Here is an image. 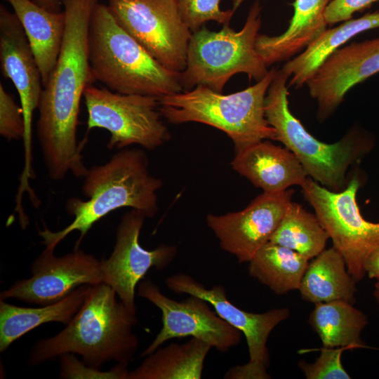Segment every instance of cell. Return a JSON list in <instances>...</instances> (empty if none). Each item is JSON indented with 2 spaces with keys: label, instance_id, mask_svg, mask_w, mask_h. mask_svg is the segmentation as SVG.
Segmentation results:
<instances>
[{
  "label": "cell",
  "instance_id": "cell-27",
  "mask_svg": "<svg viewBox=\"0 0 379 379\" xmlns=\"http://www.w3.org/2000/svg\"><path fill=\"white\" fill-rule=\"evenodd\" d=\"M328 238L316 214L291 201L270 241L293 250L310 260L325 249Z\"/></svg>",
  "mask_w": 379,
  "mask_h": 379
},
{
  "label": "cell",
  "instance_id": "cell-23",
  "mask_svg": "<svg viewBox=\"0 0 379 379\" xmlns=\"http://www.w3.org/2000/svg\"><path fill=\"white\" fill-rule=\"evenodd\" d=\"M343 255L333 246L322 251L308 264L299 291L303 300L312 303L356 301V281L345 269Z\"/></svg>",
  "mask_w": 379,
  "mask_h": 379
},
{
  "label": "cell",
  "instance_id": "cell-13",
  "mask_svg": "<svg viewBox=\"0 0 379 379\" xmlns=\"http://www.w3.org/2000/svg\"><path fill=\"white\" fill-rule=\"evenodd\" d=\"M45 247L32 262L31 277L15 281L0 293V299H15L38 306L55 303L83 285L103 283L101 262L76 248L62 256Z\"/></svg>",
  "mask_w": 379,
  "mask_h": 379
},
{
  "label": "cell",
  "instance_id": "cell-33",
  "mask_svg": "<svg viewBox=\"0 0 379 379\" xmlns=\"http://www.w3.org/2000/svg\"><path fill=\"white\" fill-rule=\"evenodd\" d=\"M364 269L369 278L379 281V246L368 255L364 263Z\"/></svg>",
  "mask_w": 379,
  "mask_h": 379
},
{
  "label": "cell",
  "instance_id": "cell-12",
  "mask_svg": "<svg viewBox=\"0 0 379 379\" xmlns=\"http://www.w3.org/2000/svg\"><path fill=\"white\" fill-rule=\"evenodd\" d=\"M138 294L161 312L162 328L149 346L140 354L145 357L165 342L177 338L192 337L201 340L225 352L241 342V333L222 319L209 303L195 295L176 301L165 295L149 279L138 285Z\"/></svg>",
  "mask_w": 379,
  "mask_h": 379
},
{
  "label": "cell",
  "instance_id": "cell-16",
  "mask_svg": "<svg viewBox=\"0 0 379 379\" xmlns=\"http://www.w3.org/2000/svg\"><path fill=\"white\" fill-rule=\"evenodd\" d=\"M293 193L288 189L277 193L262 192L241 211L208 214L206 224L222 250L234 255L240 263L249 262L270 241Z\"/></svg>",
  "mask_w": 379,
  "mask_h": 379
},
{
  "label": "cell",
  "instance_id": "cell-6",
  "mask_svg": "<svg viewBox=\"0 0 379 379\" xmlns=\"http://www.w3.org/2000/svg\"><path fill=\"white\" fill-rule=\"evenodd\" d=\"M277 69L242 91L225 95L207 86L159 98L161 115L168 122L204 124L232 140L235 152L265 140H276L277 133L265 114V96Z\"/></svg>",
  "mask_w": 379,
  "mask_h": 379
},
{
  "label": "cell",
  "instance_id": "cell-18",
  "mask_svg": "<svg viewBox=\"0 0 379 379\" xmlns=\"http://www.w3.org/2000/svg\"><path fill=\"white\" fill-rule=\"evenodd\" d=\"M232 168L263 192H284L301 186L308 177L298 159L286 147L262 140L235 152Z\"/></svg>",
  "mask_w": 379,
  "mask_h": 379
},
{
  "label": "cell",
  "instance_id": "cell-28",
  "mask_svg": "<svg viewBox=\"0 0 379 379\" xmlns=\"http://www.w3.org/2000/svg\"><path fill=\"white\" fill-rule=\"evenodd\" d=\"M243 0L235 2L233 9L223 11L220 7V0H175L180 15L193 32L208 21L229 25L236 9Z\"/></svg>",
  "mask_w": 379,
  "mask_h": 379
},
{
  "label": "cell",
  "instance_id": "cell-32",
  "mask_svg": "<svg viewBox=\"0 0 379 379\" xmlns=\"http://www.w3.org/2000/svg\"><path fill=\"white\" fill-rule=\"evenodd\" d=\"M379 0H333L325 12L328 25H334L352 18V15L364 10Z\"/></svg>",
  "mask_w": 379,
  "mask_h": 379
},
{
  "label": "cell",
  "instance_id": "cell-4",
  "mask_svg": "<svg viewBox=\"0 0 379 379\" xmlns=\"http://www.w3.org/2000/svg\"><path fill=\"white\" fill-rule=\"evenodd\" d=\"M88 51L95 81L114 92L160 98L183 91L180 73L157 62L105 4L97 3L93 11Z\"/></svg>",
  "mask_w": 379,
  "mask_h": 379
},
{
  "label": "cell",
  "instance_id": "cell-25",
  "mask_svg": "<svg viewBox=\"0 0 379 379\" xmlns=\"http://www.w3.org/2000/svg\"><path fill=\"white\" fill-rule=\"evenodd\" d=\"M308 323L326 347L364 348L361 333L368 318L353 304L334 300L314 304Z\"/></svg>",
  "mask_w": 379,
  "mask_h": 379
},
{
  "label": "cell",
  "instance_id": "cell-20",
  "mask_svg": "<svg viewBox=\"0 0 379 379\" xmlns=\"http://www.w3.org/2000/svg\"><path fill=\"white\" fill-rule=\"evenodd\" d=\"M20 22L41 74L47 84L60 51L65 28L64 11H51L31 0H6Z\"/></svg>",
  "mask_w": 379,
  "mask_h": 379
},
{
  "label": "cell",
  "instance_id": "cell-26",
  "mask_svg": "<svg viewBox=\"0 0 379 379\" xmlns=\"http://www.w3.org/2000/svg\"><path fill=\"white\" fill-rule=\"evenodd\" d=\"M248 262L250 276L278 295L299 289L309 264L308 259L299 253L270 241Z\"/></svg>",
  "mask_w": 379,
  "mask_h": 379
},
{
  "label": "cell",
  "instance_id": "cell-21",
  "mask_svg": "<svg viewBox=\"0 0 379 379\" xmlns=\"http://www.w3.org/2000/svg\"><path fill=\"white\" fill-rule=\"evenodd\" d=\"M90 288L81 286L62 300L37 307L17 306L0 299V352L44 324H68L81 307Z\"/></svg>",
  "mask_w": 379,
  "mask_h": 379
},
{
  "label": "cell",
  "instance_id": "cell-14",
  "mask_svg": "<svg viewBox=\"0 0 379 379\" xmlns=\"http://www.w3.org/2000/svg\"><path fill=\"white\" fill-rule=\"evenodd\" d=\"M146 216L131 209L121 218L117 228L116 241L108 258L100 260L103 283L110 286L119 299L136 314L135 289L151 269L163 270L174 260L178 248L161 244L152 250L140 244V234Z\"/></svg>",
  "mask_w": 379,
  "mask_h": 379
},
{
  "label": "cell",
  "instance_id": "cell-34",
  "mask_svg": "<svg viewBox=\"0 0 379 379\" xmlns=\"http://www.w3.org/2000/svg\"><path fill=\"white\" fill-rule=\"evenodd\" d=\"M41 6L53 12H60L62 6L61 0H34Z\"/></svg>",
  "mask_w": 379,
  "mask_h": 379
},
{
  "label": "cell",
  "instance_id": "cell-15",
  "mask_svg": "<svg viewBox=\"0 0 379 379\" xmlns=\"http://www.w3.org/2000/svg\"><path fill=\"white\" fill-rule=\"evenodd\" d=\"M0 61L3 76L15 87L25 121V164L20 186L27 189L34 177L32 168L33 113L39 107L43 84L41 74L27 36L14 13L0 6Z\"/></svg>",
  "mask_w": 379,
  "mask_h": 379
},
{
  "label": "cell",
  "instance_id": "cell-3",
  "mask_svg": "<svg viewBox=\"0 0 379 379\" xmlns=\"http://www.w3.org/2000/svg\"><path fill=\"white\" fill-rule=\"evenodd\" d=\"M81 187L88 198H69L65 205L72 222L53 232L44 227L39 235L46 247L55 248L69 234H80L77 246L92 226L108 213L129 207L152 218L158 211L157 192L162 180L149 171L146 153L140 149L124 148L101 165L91 166L84 175Z\"/></svg>",
  "mask_w": 379,
  "mask_h": 379
},
{
  "label": "cell",
  "instance_id": "cell-8",
  "mask_svg": "<svg viewBox=\"0 0 379 379\" xmlns=\"http://www.w3.org/2000/svg\"><path fill=\"white\" fill-rule=\"evenodd\" d=\"M361 178L359 172H356L346 188L340 192L331 191L309 176L300 186L356 282L366 275L364 263L366 257L379 246V222L366 220L357 203Z\"/></svg>",
  "mask_w": 379,
  "mask_h": 379
},
{
  "label": "cell",
  "instance_id": "cell-30",
  "mask_svg": "<svg viewBox=\"0 0 379 379\" xmlns=\"http://www.w3.org/2000/svg\"><path fill=\"white\" fill-rule=\"evenodd\" d=\"M345 350V347H324L319 357L314 363L302 360L298 362V366L307 379H350L341 361Z\"/></svg>",
  "mask_w": 379,
  "mask_h": 379
},
{
  "label": "cell",
  "instance_id": "cell-10",
  "mask_svg": "<svg viewBox=\"0 0 379 379\" xmlns=\"http://www.w3.org/2000/svg\"><path fill=\"white\" fill-rule=\"evenodd\" d=\"M119 24L157 62L182 72L187 62L192 31L175 0H108Z\"/></svg>",
  "mask_w": 379,
  "mask_h": 379
},
{
  "label": "cell",
  "instance_id": "cell-11",
  "mask_svg": "<svg viewBox=\"0 0 379 379\" xmlns=\"http://www.w3.org/2000/svg\"><path fill=\"white\" fill-rule=\"evenodd\" d=\"M166 286L178 294L197 296L207 301L215 312L229 324L242 333L246 340L249 360L244 365L232 367L225 375L227 379H269L270 365L267 347L272 331L290 314L288 308H276L264 313H251L230 301L223 286L207 288L185 273L173 274L165 280Z\"/></svg>",
  "mask_w": 379,
  "mask_h": 379
},
{
  "label": "cell",
  "instance_id": "cell-19",
  "mask_svg": "<svg viewBox=\"0 0 379 379\" xmlns=\"http://www.w3.org/2000/svg\"><path fill=\"white\" fill-rule=\"evenodd\" d=\"M333 0H295L294 13L282 34H259L256 50L268 67L298 55L327 29L325 12Z\"/></svg>",
  "mask_w": 379,
  "mask_h": 379
},
{
  "label": "cell",
  "instance_id": "cell-31",
  "mask_svg": "<svg viewBox=\"0 0 379 379\" xmlns=\"http://www.w3.org/2000/svg\"><path fill=\"white\" fill-rule=\"evenodd\" d=\"M24 134L22 109L0 82V135L11 141L23 139Z\"/></svg>",
  "mask_w": 379,
  "mask_h": 379
},
{
  "label": "cell",
  "instance_id": "cell-24",
  "mask_svg": "<svg viewBox=\"0 0 379 379\" xmlns=\"http://www.w3.org/2000/svg\"><path fill=\"white\" fill-rule=\"evenodd\" d=\"M208 343L192 338L185 343L159 347L143 357L141 364L128 374V379H200Z\"/></svg>",
  "mask_w": 379,
  "mask_h": 379
},
{
  "label": "cell",
  "instance_id": "cell-29",
  "mask_svg": "<svg viewBox=\"0 0 379 379\" xmlns=\"http://www.w3.org/2000/svg\"><path fill=\"white\" fill-rule=\"evenodd\" d=\"M58 359L60 375L64 379H128L126 364H116L109 370L102 371L86 364L72 353L61 354Z\"/></svg>",
  "mask_w": 379,
  "mask_h": 379
},
{
  "label": "cell",
  "instance_id": "cell-2",
  "mask_svg": "<svg viewBox=\"0 0 379 379\" xmlns=\"http://www.w3.org/2000/svg\"><path fill=\"white\" fill-rule=\"evenodd\" d=\"M115 291L101 283L91 286L78 312L56 335L31 348L29 366H38L66 353L79 355L87 365L101 369L109 362L128 365L139 341L133 331L138 323Z\"/></svg>",
  "mask_w": 379,
  "mask_h": 379
},
{
  "label": "cell",
  "instance_id": "cell-22",
  "mask_svg": "<svg viewBox=\"0 0 379 379\" xmlns=\"http://www.w3.org/2000/svg\"><path fill=\"white\" fill-rule=\"evenodd\" d=\"M378 27L379 11H375L326 29L301 53L283 65L281 70L290 79L288 86L300 88L306 85L317 69L334 51L356 35Z\"/></svg>",
  "mask_w": 379,
  "mask_h": 379
},
{
  "label": "cell",
  "instance_id": "cell-5",
  "mask_svg": "<svg viewBox=\"0 0 379 379\" xmlns=\"http://www.w3.org/2000/svg\"><path fill=\"white\" fill-rule=\"evenodd\" d=\"M288 79L281 69L276 70L265 96V118L276 131V140L293 153L310 178L331 191H342L349 182L346 177L349 167L371 152L375 145V137L354 128L336 142L319 140L289 109Z\"/></svg>",
  "mask_w": 379,
  "mask_h": 379
},
{
  "label": "cell",
  "instance_id": "cell-7",
  "mask_svg": "<svg viewBox=\"0 0 379 379\" xmlns=\"http://www.w3.org/2000/svg\"><path fill=\"white\" fill-rule=\"evenodd\" d=\"M261 11L259 0H255L238 32L224 25L218 32L202 27L192 34L186 67L180 75L183 91L201 85L222 93L238 73L256 81L266 76L269 70L256 50Z\"/></svg>",
  "mask_w": 379,
  "mask_h": 379
},
{
  "label": "cell",
  "instance_id": "cell-9",
  "mask_svg": "<svg viewBox=\"0 0 379 379\" xmlns=\"http://www.w3.org/2000/svg\"><path fill=\"white\" fill-rule=\"evenodd\" d=\"M83 97L88 112V130H107L110 133L107 143L109 149L138 145L153 150L171 138L156 97L123 94L92 85L86 88Z\"/></svg>",
  "mask_w": 379,
  "mask_h": 379
},
{
  "label": "cell",
  "instance_id": "cell-1",
  "mask_svg": "<svg viewBox=\"0 0 379 379\" xmlns=\"http://www.w3.org/2000/svg\"><path fill=\"white\" fill-rule=\"evenodd\" d=\"M65 28L58 60L41 95L36 135L49 178L69 173L84 177L88 171L77 141L80 102L95 81L88 51L91 17L97 0H61Z\"/></svg>",
  "mask_w": 379,
  "mask_h": 379
},
{
  "label": "cell",
  "instance_id": "cell-17",
  "mask_svg": "<svg viewBox=\"0 0 379 379\" xmlns=\"http://www.w3.org/2000/svg\"><path fill=\"white\" fill-rule=\"evenodd\" d=\"M379 72V36L334 51L306 85L317 101V117L327 119L353 86Z\"/></svg>",
  "mask_w": 379,
  "mask_h": 379
},
{
  "label": "cell",
  "instance_id": "cell-35",
  "mask_svg": "<svg viewBox=\"0 0 379 379\" xmlns=\"http://www.w3.org/2000/svg\"><path fill=\"white\" fill-rule=\"evenodd\" d=\"M373 295L379 306V281H377L375 284Z\"/></svg>",
  "mask_w": 379,
  "mask_h": 379
}]
</instances>
